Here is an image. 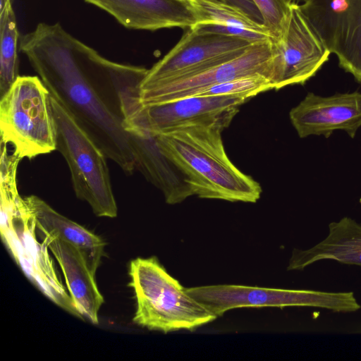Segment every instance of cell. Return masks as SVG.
Segmentation results:
<instances>
[{
  "label": "cell",
  "instance_id": "obj_1",
  "mask_svg": "<svg viewBox=\"0 0 361 361\" xmlns=\"http://www.w3.org/2000/svg\"><path fill=\"white\" fill-rule=\"evenodd\" d=\"M20 51L50 94L127 175L136 170L126 130L142 106L140 85L148 69L110 61L62 26L39 23L20 39Z\"/></svg>",
  "mask_w": 361,
  "mask_h": 361
},
{
  "label": "cell",
  "instance_id": "obj_2",
  "mask_svg": "<svg viewBox=\"0 0 361 361\" xmlns=\"http://www.w3.org/2000/svg\"><path fill=\"white\" fill-rule=\"evenodd\" d=\"M220 125L193 126L154 135L161 152L185 177L192 195L256 202L262 188L229 159Z\"/></svg>",
  "mask_w": 361,
  "mask_h": 361
},
{
  "label": "cell",
  "instance_id": "obj_3",
  "mask_svg": "<svg viewBox=\"0 0 361 361\" xmlns=\"http://www.w3.org/2000/svg\"><path fill=\"white\" fill-rule=\"evenodd\" d=\"M129 276L137 305L133 321L137 325L167 334L193 331L217 318L192 298L156 257L133 259Z\"/></svg>",
  "mask_w": 361,
  "mask_h": 361
},
{
  "label": "cell",
  "instance_id": "obj_4",
  "mask_svg": "<svg viewBox=\"0 0 361 361\" xmlns=\"http://www.w3.org/2000/svg\"><path fill=\"white\" fill-rule=\"evenodd\" d=\"M0 131L21 159L56 150L51 94L39 76L19 75L1 97Z\"/></svg>",
  "mask_w": 361,
  "mask_h": 361
},
{
  "label": "cell",
  "instance_id": "obj_5",
  "mask_svg": "<svg viewBox=\"0 0 361 361\" xmlns=\"http://www.w3.org/2000/svg\"><path fill=\"white\" fill-rule=\"evenodd\" d=\"M51 105L56 131V150L68 166L76 197L87 202L96 216L116 217L118 207L107 157L51 94Z\"/></svg>",
  "mask_w": 361,
  "mask_h": 361
},
{
  "label": "cell",
  "instance_id": "obj_6",
  "mask_svg": "<svg viewBox=\"0 0 361 361\" xmlns=\"http://www.w3.org/2000/svg\"><path fill=\"white\" fill-rule=\"evenodd\" d=\"M186 292L216 317L238 307H312L334 312L361 308L353 292L269 288L239 285H214L185 288Z\"/></svg>",
  "mask_w": 361,
  "mask_h": 361
},
{
  "label": "cell",
  "instance_id": "obj_7",
  "mask_svg": "<svg viewBox=\"0 0 361 361\" xmlns=\"http://www.w3.org/2000/svg\"><path fill=\"white\" fill-rule=\"evenodd\" d=\"M253 43L238 37L188 28L176 45L148 69L140 91L230 61L242 54Z\"/></svg>",
  "mask_w": 361,
  "mask_h": 361
},
{
  "label": "cell",
  "instance_id": "obj_8",
  "mask_svg": "<svg viewBox=\"0 0 361 361\" xmlns=\"http://www.w3.org/2000/svg\"><path fill=\"white\" fill-rule=\"evenodd\" d=\"M271 42L270 80L274 90L305 84L329 60L331 54L298 4H292L282 36Z\"/></svg>",
  "mask_w": 361,
  "mask_h": 361
},
{
  "label": "cell",
  "instance_id": "obj_9",
  "mask_svg": "<svg viewBox=\"0 0 361 361\" xmlns=\"http://www.w3.org/2000/svg\"><path fill=\"white\" fill-rule=\"evenodd\" d=\"M247 99L235 96H190L142 105L137 123L152 135L193 126L220 125L228 128Z\"/></svg>",
  "mask_w": 361,
  "mask_h": 361
},
{
  "label": "cell",
  "instance_id": "obj_10",
  "mask_svg": "<svg viewBox=\"0 0 361 361\" xmlns=\"http://www.w3.org/2000/svg\"><path fill=\"white\" fill-rule=\"evenodd\" d=\"M272 59L271 39L257 42L230 61L190 76L140 91V102L142 105L164 103L189 97L204 87L244 76L259 74L270 79Z\"/></svg>",
  "mask_w": 361,
  "mask_h": 361
},
{
  "label": "cell",
  "instance_id": "obj_11",
  "mask_svg": "<svg viewBox=\"0 0 361 361\" xmlns=\"http://www.w3.org/2000/svg\"><path fill=\"white\" fill-rule=\"evenodd\" d=\"M290 122L300 138L323 135L338 130L354 138L361 127V92L322 97L309 92L290 113Z\"/></svg>",
  "mask_w": 361,
  "mask_h": 361
},
{
  "label": "cell",
  "instance_id": "obj_12",
  "mask_svg": "<svg viewBox=\"0 0 361 361\" xmlns=\"http://www.w3.org/2000/svg\"><path fill=\"white\" fill-rule=\"evenodd\" d=\"M134 30L190 28L199 18L190 0H84Z\"/></svg>",
  "mask_w": 361,
  "mask_h": 361
},
{
  "label": "cell",
  "instance_id": "obj_13",
  "mask_svg": "<svg viewBox=\"0 0 361 361\" xmlns=\"http://www.w3.org/2000/svg\"><path fill=\"white\" fill-rule=\"evenodd\" d=\"M128 132L135 169L162 192L166 203L178 204L192 195L185 177L161 152L154 135L139 125Z\"/></svg>",
  "mask_w": 361,
  "mask_h": 361
},
{
  "label": "cell",
  "instance_id": "obj_14",
  "mask_svg": "<svg viewBox=\"0 0 361 361\" xmlns=\"http://www.w3.org/2000/svg\"><path fill=\"white\" fill-rule=\"evenodd\" d=\"M42 236L43 244L54 255L62 270L76 315L98 324V312L104 298L98 289L95 276L80 252L59 238Z\"/></svg>",
  "mask_w": 361,
  "mask_h": 361
},
{
  "label": "cell",
  "instance_id": "obj_15",
  "mask_svg": "<svg viewBox=\"0 0 361 361\" xmlns=\"http://www.w3.org/2000/svg\"><path fill=\"white\" fill-rule=\"evenodd\" d=\"M34 217L35 228L42 235L59 238L73 245L95 276L104 255V240L81 225L54 210L36 195L25 197Z\"/></svg>",
  "mask_w": 361,
  "mask_h": 361
},
{
  "label": "cell",
  "instance_id": "obj_16",
  "mask_svg": "<svg viewBox=\"0 0 361 361\" xmlns=\"http://www.w3.org/2000/svg\"><path fill=\"white\" fill-rule=\"evenodd\" d=\"M324 259L361 267V224L348 216L330 223L323 240L307 250L293 249L287 270L302 271Z\"/></svg>",
  "mask_w": 361,
  "mask_h": 361
},
{
  "label": "cell",
  "instance_id": "obj_17",
  "mask_svg": "<svg viewBox=\"0 0 361 361\" xmlns=\"http://www.w3.org/2000/svg\"><path fill=\"white\" fill-rule=\"evenodd\" d=\"M199 23L200 30L231 35L257 42L271 39L268 29L251 19L241 10L212 0H190Z\"/></svg>",
  "mask_w": 361,
  "mask_h": 361
},
{
  "label": "cell",
  "instance_id": "obj_18",
  "mask_svg": "<svg viewBox=\"0 0 361 361\" xmlns=\"http://www.w3.org/2000/svg\"><path fill=\"white\" fill-rule=\"evenodd\" d=\"M358 0H306L299 8L331 53Z\"/></svg>",
  "mask_w": 361,
  "mask_h": 361
},
{
  "label": "cell",
  "instance_id": "obj_19",
  "mask_svg": "<svg viewBox=\"0 0 361 361\" xmlns=\"http://www.w3.org/2000/svg\"><path fill=\"white\" fill-rule=\"evenodd\" d=\"M0 97L15 82L18 75V42L19 32L12 4L0 13Z\"/></svg>",
  "mask_w": 361,
  "mask_h": 361
},
{
  "label": "cell",
  "instance_id": "obj_20",
  "mask_svg": "<svg viewBox=\"0 0 361 361\" xmlns=\"http://www.w3.org/2000/svg\"><path fill=\"white\" fill-rule=\"evenodd\" d=\"M334 54L339 66L361 83V0L349 16Z\"/></svg>",
  "mask_w": 361,
  "mask_h": 361
},
{
  "label": "cell",
  "instance_id": "obj_21",
  "mask_svg": "<svg viewBox=\"0 0 361 361\" xmlns=\"http://www.w3.org/2000/svg\"><path fill=\"white\" fill-rule=\"evenodd\" d=\"M274 89L269 78L263 75L238 78L200 89L190 96H235L248 99L263 92ZM190 97V96H189Z\"/></svg>",
  "mask_w": 361,
  "mask_h": 361
},
{
  "label": "cell",
  "instance_id": "obj_22",
  "mask_svg": "<svg viewBox=\"0 0 361 361\" xmlns=\"http://www.w3.org/2000/svg\"><path fill=\"white\" fill-rule=\"evenodd\" d=\"M260 11L264 25L272 40L281 38L288 20L292 3L290 0H252Z\"/></svg>",
  "mask_w": 361,
  "mask_h": 361
},
{
  "label": "cell",
  "instance_id": "obj_23",
  "mask_svg": "<svg viewBox=\"0 0 361 361\" xmlns=\"http://www.w3.org/2000/svg\"><path fill=\"white\" fill-rule=\"evenodd\" d=\"M235 7L257 23L264 25L263 17L252 0H212Z\"/></svg>",
  "mask_w": 361,
  "mask_h": 361
},
{
  "label": "cell",
  "instance_id": "obj_24",
  "mask_svg": "<svg viewBox=\"0 0 361 361\" xmlns=\"http://www.w3.org/2000/svg\"><path fill=\"white\" fill-rule=\"evenodd\" d=\"M10 4H12V0H0V13H1Z\"/></svg>",
  "mask_w": 361,
  "mask_h": 361
},
{
  "label": "cell",
  "instance_id": "obj_25",
  "mask_svg": "<svg viewBox=\"0 0 361 361\" xmlns=\"http://www.w3.org/2000/svg\"><path fill=\"white\" fill-rule=\"evenodd\" d=\"M306 0H290V1L292 3V4H302L303 2H305Z\"/></svg>",
  "mask_w": 361,
  "mask_h": 361
}]
</instances>
